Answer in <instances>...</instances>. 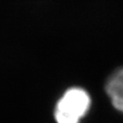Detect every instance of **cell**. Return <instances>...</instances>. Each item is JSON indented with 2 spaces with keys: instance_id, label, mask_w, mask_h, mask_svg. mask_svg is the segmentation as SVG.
<instances>
[{
  "instance_id": "obj_1",
  "label": "cell",
  "mask_w": 123,
  "mask_h": 123,
  "mask_svg": "<svg viewBox=\"0 0 123 123\" xmlns=\"http://www.w3.org/2000/svg\"><path fill=\"white\" fill-rule=\"evenodd\" d=\"M91 98L86 91L79 87L67 90L55 109L56 123H79L88 112Z\"/></svg>"
},
{
  "instance_id": "obj_2",
  "label": "cell",
  "mask_w": 123,
  "mask_h": 123,
  "mask_svg": "<svg viewBox=\"0 0 123 123\" xmlns=\"http://www.w3.org/2000/svg\"><path fill=\"white\" fill-rule=\"evenodd\" d=\"M105 89L113 106L123 113V68L115 70L109 77Z\"/></svg>"
}]
</instances>
